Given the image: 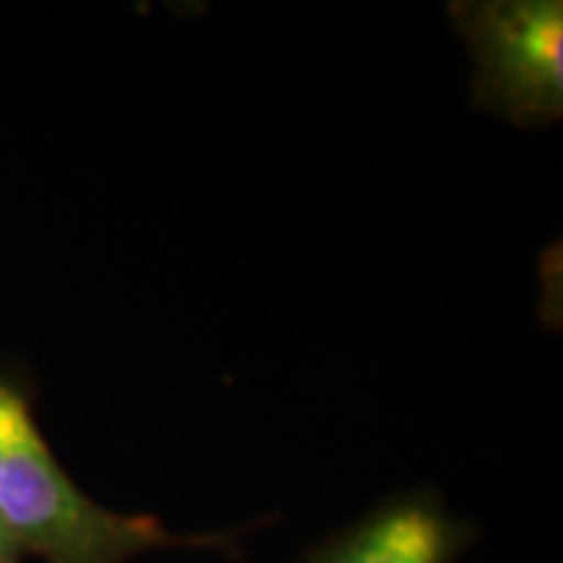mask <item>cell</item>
I'll list each match as a JSON object with an SVG mask.
<instances>
[{
  "label": "cell",
  "instance_id": "obj_1",
  "mask_svg": "<svg viewBox=\"0 0 563 563\" xmlns=\"http://www.w3.org/2000/svg\"><path fill=\"white\" fill-rule=\"evenodd\" d=\"M0 517L26 555L45 563H131L165 548L222 551L238 530L175 532L152 514H123L89 498L42 439L19 386L0 378Z\"/></svg>",
  "mask_w": 563,
  "mask_h": 563
},
{
  "label": "cell",
  "instance_id": "obj_2",
  "mask_svg": "<svg viewBox=\"0 0 563 563\" xmlns=\"http://www.w3.org/2000/svg\"><path fill=\"white\" fill-rule=\"evenodd\" d=\"M449 19L473 63L470 100L477 112L519 129L561 121V0H456Z\"/></svg>",
  "mask_w": 563,
  "mask_h": 563
},
{
  "label": "cell",
  "instance_id": "obj_3",
  "mask_svg": "<svg viewBox=\"0 0 563 563\" xmlns=\"http://www.w3.org/2000/svg\"><path fill=\"white\" fill-rule=\"evenodd\" d=\"M347 527L357 563H454L475 538L431 488L394 493Z\"/></svg>",
  "mask_w": 563,
  "mask_h": 563
},
{
  "label": "cell",
  "instance_id": "obj_4",
  "mask_svg": "<svg viewBox=\"0 0 563 563\" xmlns=\"http://www.w3.org/2000/svg\"><path fill=\"white\" fill-rule=\"evenodd\" d=\"M298 563H357L355 543H352L350 527L329 534L327 540H321L319 545L311 548Z\"/></svg>",
  "mask_w": 563,
  "mask_h": 563
},
{
  "label": "cell",
  "instance_id": "obj_5",
  "mask_svg": "<svg viewBox=\"0 0 563 563\" xmlns=\"http://www.w3.org/2000/svg\"><path fill=\"white\" fill-rule=\"evenodd\" d=\"M24 548L19 545V540L13 538L9 525L0 517V563H21L24 561Z\"/></svg>",
  "mask_w": 563,
  "mask_h": 563
}]
</instances>
